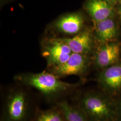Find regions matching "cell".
Returning a JSON list of instances; mask_svg holds the SVG:
<instances>
[{
    "label": "cell",
    "mask_w": 121,
    "mask_h": 121,
    "mask_svg": "<svg viewBox=\"0 0 121 121\" xmlns=\"http://www.w3.org/2000/svg\"><path fill=\"white\" fill-rule=\"evenodd\" d=\"M61 39L68 45L73 53L86 55L91 50L92 39L89 30L79 33L72 38Z\"/></svg>",
    "instance_id": "9"
},
{
    "label": "cell",
    "mask_w": 121,
    "mask_h": 121,
    "mask_svg": "<svg viewBox=\"0 0 121 121\" xmlns=\"http://www.w3.org/2000/svg\"><path fill=\"white\" fill-rule=\"evenodd\" d=\"M86 8L95 22L108 18L112 13V7L105 0H88Z\"/></svg>",
    "instance_id": "10"
},
{
    "label": "cell",
    "mask_w": 121,
    "mask_h": 121,
    "mask_svg": "<svg viewBox=\"0 0 121 121\" xmlns=\"http://www.w3.org/2000/svg\"><path fill=\"white\" fill-rule=\"evenodd\" d=\"M54 73L44 71L38 73H19L14 79L26 86L34 88L48 100L54 101L73 91L78 85L61 81Z\"/></svg>",
    "instance_id": "1"
},
{
    "label": "cell",
    "mask_w": 121,
    "mask_h": 121,
    "mask_svg": "<svg viewBox=\"0 0 121 121\" xmlns=\"http://www.w3.org/2000/svg\"><path fill=\"white\" fill-rule=\"evenodd\" d=\"M35 121H65V118L57 107L56 108L39 111Z\"/></svg>",
    "instance_id": "13"
},
{
    "label": "cell",
    "mask_w": 121,
    "mask_h": 121,
    "mask_svg": "<svg viewBox=\"0 0 121 121\" xmlns=\"http://www.w3.org/2000/svg\"><path fill=\"white\" fill-rule=\"evenodd\" d=\"M72 53L61 38L48 39L43 44L42 55L46 60L48 68L63 64Z\"/></svg>",
    "instance_id": "4"
},
{
    "label": "cell",
    "mask_w": 121,
    "mask_h": 121,
    "mask_svg": "<svg viewBox=\"0 0 121 121\" xmlns=\"http://www.w3.org/2000/svg\"><path fill=\"white\" fill-rule=\"evenodd\" d=\"M117 121V120H115V121Z\"/></svg>",
    "instance_id": "16"
},
{
    "label": "cell",
    "mask_w": 121,
    "mask_h": 121,
    "mask_svg": "<svg viewBox=\"0 0 121 121\" xmlns=\"http://www.w3.org/2000/svg\"><path fill=\"white\" fill-rule=\"evenodd\" d=\"M28 96L22 89L11 91L6 99L2 121H26L30 104Z\"/></svg>",
    "instance_id": "3"
},
{
    "label": "cell",
    "mask_w": 121,
    "mask_h": 121,
    "mask_svg": "<svg viewBox=\"0 0 121 121\" xmlns=\"http://www.w3.org/2000/svg\"><path fill=\"white\" fill-rule=\"evenodd\" d=\"M101 91L112 99L121 95V64L102 69L98 77Z\"/></svg>",
    "instance_id": "5"
},
{
    "label": "cell",
    "mask_w": 121,
    "mask_h": 121,
    "mask_svg": "<svg viewBox=\"0 0 121 121\" xmlns=\"http://www.w3.org/2000/svg\"><path fill=\"white\" fill-rule=\"evenodd\" d=\"M117 120L121 121V95L114 99Z\"/></svg>",
    "instance_id": "14"
},
{
    "label": "cell",
    "mask_w": 121,
    "mask_h": 121,
    "mask_svg": "<svg viewBox=\"0 0 121 121\" xmlns=\"http://www.w3.org/2000/svg\"><path fill=\"white\" fill-rule=\"evenodd\" d=\"M96 35L99 40L105 42L113 39L116 34V28L114 21L107 18L104 20L95 22Z\"/></svg>",
    "instance_id": "12"
},
{
    "label": "cell",
    "mask_w": 121,
    "mask_h": 121,
    "mask_svg": "<svg viewBox=\"0 0 121 121\" xmlns=\"http://www.w3.org/2000/svg\"><path fill=\"white\" fill-rule=\"evenodd\" d=\"M120 54L119 46L116 43L106 44L99 48L96 54L94 63L96 67L103 69L115 64Z\"/></svg>",
    "instance_id": "8"
},
{
    "label": "cell",
    "mask_w": 121,
    "mask_h": 121,
    "mask_svg": "<svg viewBox=\"0 0 121 121\" xmlns=\"http://www.w3.org/2000/svg\"><path fill=\"white\" fill-rule=\"evenodd\" d=\"M88 66V61L85 55L73 52L65 63L49 68V71L59 78H64L73 75H82Z\"/></svg>",
    "instance_id": "6"
},
{
    "label": "cell",
    "mask_w": 121,
    "mask_h": 121,
    "mask_svg": "<svg viewBox=\"0 0 121 121\" xmlns=\"http://www.w3.org/2000/svg\"><path fill=\"white\" fill-rule=\"evenodd\" d=\"M106 0L109 3H113L114 2H116L118 0Z\"/></svg>",
    "instance_id": "15"
},
{
    "label": "cell",
    "mask_w": 121,
    "mask_h": 121,
    "mask_svg": "<svg viewBox=\"0 0 121 121\" xmlns=\"http://www.w3.org/2000/svg\"><path fill=\"white\" fill-rule=\"evenodd\" d=\"M83 19L78 13H69L57 19L53 23L54 28L58 32L65 35L78 34L82 28Z\"/></svg>",
    "instance_id": "7"
},
{
    "label": "cell",
    "mask_w": 121,
    "mask_h": 121,
    "mask_svg": "<svg viewBox=\"0 0 121 121\" xmlns=\"http://www.w3.org/2000/svg\"><path fill=\"white\" fill-rule=\"evenodd\" d=\"M57 107L62 112L65 121H89L78 105H72L64 100L58 102Z\"/></svg>",
    "instance_id": "11"
},
{
    "label": "cell",
    "mask_w": 121,
    "mask_h": 121,
    "mask_svg": "<svg viewBox=\"0 0 121 121\" xmlns=\"http://www.w3.org/2000/svg\"><path fill=\"white\" fill-rule=\"evenodd\" d=\"M78 105L89 121L117 120L114 99L102 91H89L80 95Z\"/></svg>",
    "instance_id": "2"
}]
</instances>
